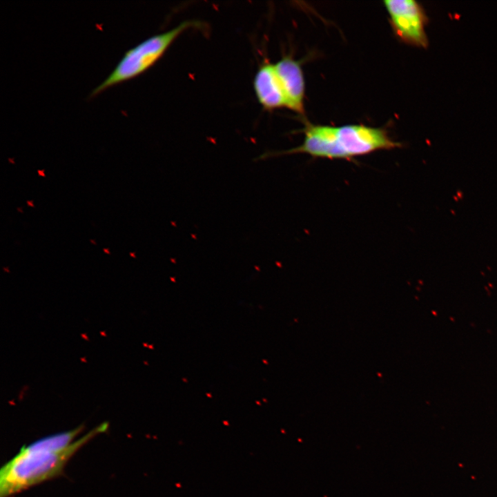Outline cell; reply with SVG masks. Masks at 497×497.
Here are the masks:
<instances>
[{"mask_svg": "<svg viewBox=\"0 0 497 497\" xmlns=\"http://www.w3.org/2000/svg\"><path fill=\"white\" fill-rule=\"evenodd\" d=\"M303 133L302 144L288 150L273 152L272 155L304 153L313 157L349 160L377 150L401 146L384 128L361 124L332 126L307 123Z\"/></svg>", "mask_w": 497, "mask_h": 497, "instance_id": "6da1fadb", "label": "cell"}, {"mask_svg": "<svg viewBox=\"0 0 497 497\" xmlns=\"http://www.w3.org/2000/svg\"><path fill=\"white\" fill-rule=\"evenodd\" d=\"M108 427V422L101 423L60 451H28L21 448L1 469L0 497H8L59 475L77 450Z\"/></svg>", "mask_w": 497, "mask_h": 497, "instance_id": "7a4b0ae2", "label": "cell"}, {"mask_svg": "<svg viewBox=\"0 0 497 497\" xmlns=\"http://www.w3.org/2000/svg\"><path fill=\"white\" fill-rule=\"evenodd\" d=\"M201 22L184 21L173 28L153 35L126 50L106 78L90 93L95 97L106 90L137 77L151 68L184 32L199 28Z\"/></svg>", "mask_w": 497, "mask_h": 497, "instance_id": "3957f363", "label": "cell"}, {"mask_svg": "<svg viewBox=\"0 0 497 497\" xmlns=\"http://www.w3.org/2000/svg\"><path fill=\"white\" fill-rule=\"evenodd\" d=\"M394 34L403 43L426 48L427 17L422 7L413 0H386L383 2Z\"/></svg>", "mask_w": 497, "mask_h": 497, "instance_id": "277c9868", "label": "cell"}, {"mask_svg": "<svg viewBox=\"0 0 497 497\" xmlns=\"http://www.w3.org/2000/svg\"><path fill=\"white\" fill-rule=\"evenodd\" d=\"M274 67L284 94L286 108L303 115L305 82L300 62L291 56H284Z\"/></svg>", "mask_w": 497, "mask_h": 497, "instance_id": "5b68a950", "label": "cell"}, {"mask_svg": "<svg viewBox=\"0 0 497 497\" xmlns=\"http://www.w3.org/2000/svg\"><path fill=\"white\" fill-rule=\"evenodd\" d=\"M253 89L258 102L266 110L286 107V99L275 70L274 64L264 60L253 79Z\"/></svg>", "mask_w": 497, "mask_h": 497, "instance_id": "8992f818", "label": "cell"}, {"mask_svg": "<svg viewBox=\"0 0 497 497\" xmlns=\"http://www.w3.org/2000/svg\"><path fill=\"white\" fill-rule=\"evenodd\" d=\"M84 427V425H81L73 429L46 436L21 448L28 451H60L68 448L75 442V438L81 432Z\"/></svg>", "mask_w": 497, "mask_h": 497, "instance_id": "52a82bcc", "label": "cell"}, {"mask_svg": "<svg viewBox=\"0 0 497 497\" xmlns=\"http://www.w3.org/2000/svg\"><path fill=\"white\" fill-rule=\"evenodd\" d=\"M38 174L41 176L45 177V173L43 170H38Z\"/></svg>", "mask_w": 497, "mask_h": 497, "instance_id": "ba28073f", "label": "cell"}, {"mask_svg": "<svg viewBox=\"0 0 497 497\" xmlns=\"http://www.w3.org/2000/svg\"><path fill=\"white\" fill-rule=\"evenodd\" d=\"M27 204H28L29 206H32V207L34 206V204H33V203H32V201H29V200H28V201H27Z\"/></svg>", "mask_w": 497, "mask_h": 497, "instance_id": "9c48e42d", "label": "cell"}, {"mask_svg": "<svg viewBox=\"0 0 497 497\" xmlns=\"http://www.w3.org/2000/svg\"><path fill=\"white\" fill-rule=\"evenodd\" d=\"M104 251L106 252L107 254H110V251L108 248H104Z\"/></svg>", "mask_w": 497, "mask_h": 497, "instance_id": "30bf717a", "label": "cell"}, {"mask_svg": "<svg viewBox=\"0 0 497 497\" xmlns=\"http://www.w3.org/2000/svg\"><path fill=\"white\" fill-rule=\"evenodd\" d=\"M90 242H92V244H95V240L93 241V240H90Z\"/></svg>", "mask_w": 497, "mask_h": 497, "instance_id": "8fae6325", "label": "cell"}, {"mask_svg": "<svg viewBox=\"0 0 497 497\" xmlns=\"http://www.w3.org/2000/svg\"><path fill=\"white\" fill-rule=\"evenodd\" d=\"M17 209L19 210V211L22 212L21 208H18Z\"/></svg>", "mask_w": 497, "mask_h": 497, "instance_id": "7c38bea8", "label": "cell"}]
</instances>
